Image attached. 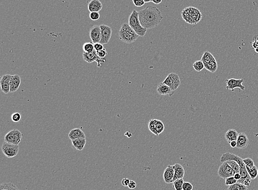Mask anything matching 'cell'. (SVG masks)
Returning a JSON list of instances; mask_svg holds the SVG:
<instances>
[{"label": "cell", "instance_id": "6", "mask_svg": "<svg viewBox=\"0 0 258 190\" xmlns=\"http://www.w3.org/2000/svg\"><path fill=\"white\" fill-rule=\"evenodd\" d=\"M163 83L169 86L173 91H176L181 83L179 76L176 73H174L169 74Z\"/></svg>", "mask_w": 258, "mask_h": 190}, {"label": "cell", "instance_id": "23", "mask_svg": "<svg viewBox=\"0 0 258 190\" xmlns=\"http://www.w3.org/2000/svg\"><path fill=\"white\" fill-rule=\"evenodd\" d=\"M0 190H19L14 184L11 183H2L0 186Z\"/></svg>", "mask_w": 258, "mask_h": 190}, {"label": "cell", "instance_id": "18", "mask_svg": "<svg viewBox=\"0 0 258 190\" xmlns=\"http://www.w3.org/2000/svg\"><path fill=\"white\" fill-rule=\"evenodd\" d=\"M68 136L71 140L73 141L80 138H85V134L82 130L79 128H75L71 130Z\"/></svg>", "mask_w": 258, "mask_h": 190}, {"label": "cell", "instance_id": "41", "mask_svg": "<svg viewBox=\"0 0 258 190\" xmlns=\"http://www.w3.org/2000/svg\"><path fill=\"white\" fill-rule=\"evenodd\" d=\"M94 49L96 50V52L101 50L104 49V47L102 44L100 43H95L94 44Z\"/></svg>", "mask_w": 258, "mask_h": 190}, {"label": "cell", "instance_id": "45", "mask_svg": "<svg viewBox=\"0 0 258 190\" xmlns=\"http://www.w3.org/2000/svg\"><path fill=\"white\" fill-rule=\"evenodd\" d=\"M230 146L232 148H235V147H237V141H233L231 143H230Z\"/></svg>", "mask_w": 258, "mask_h": 190}, {"label": "cell", "instance_id": "13", "mask_svg": "<svg viewBox=\"0 0 258 190\" xmlns=\"http://www.w3.org/2000/svg\"><path fill=\"white\" fill-rule=\"evenodd\" d=\"M157 92L160 95H167L171 97L175 93V91H173L169 86H167L163 82H161L158 84L157 87Z\"/></svg>", "mask_w": 258, "mask_h": 190}, {"label": "cell", "instance_id": "2", "mask_svg": "<svg viewBox=\"0 0 258 190\" xmlns=\"http://www.w3.org/2000/svg\"><path fill=\"white\" fill-rule=\"evenodd\" d=\"M119 38L121 41L127 44L134 42L139 37L137 33L127 23H124L119 32Z\"/></svg>", "mask_w": 258, "mask_h": 190}, {"label": "cell", "instance_id": "44", "mask_svg": "<svg viewBox=\"0 0 258 190\" xmlns=\"http://www.w3.org/2000/svg\"><path fill=\"white\" fill-rule=\"evenodd\" d=\"M105 61H106V60H105V59H103V58H98V60H96V62L97 63H98V64L99 67H100V66L101 65V64L104 63Z\"/></svg>", "mask_w": 258, "mask_h": 190}, {"label": "cell", "instance_id": "7", "mask_svg": "<svg viewBox=\"0 0 258 190\" xmlns=\"http://www.w3.org/2000/svg\"><path fill=\"white\" fill-rule=\"evenodd\" d=\"M218 175L222 179H225L233 177V170L231 166L226 162L222 163L218 170Z\"/></svg>", "mask_w": 258, "mask_h": 190}, {"label": "cell", "instance_id": "27", "mask_svg": "<svg viewBox=\"0 0 258 190\" xmlns=\"http://www.w3.org/2000/svg\"><path fill=\"white\" fill-rule=\"evenodd\" d=\"M247 168V172L248 173L249 176L250 177L251 180H254V179H256L258 175L257 167H256L255 165H254L252 168Z\"/></svg>", "mask_w": 258, "mask_h": 190}, {"label": "cell", "instance_id": "35", "mask_svg": "<svg viewBox=\"0 0 258 190\" xmlns=\"http://www.w3.org/2000/svg\"><path fill=\"white\" fill-rule=\"evenodd\" d=\"M11 120L13 122L17 123L21 120V113L19 112H14L11 116Z\"/></svg>", "mask_w": 258, "mask_h": 190}, {"label": "cell", "instance_id": "40", "mask_svg": "<svg viewBox=\"0 0 258 190\" xmlns=\"http://www.w3.org/2000/svg\"><path fill=\"white\" fill-rule=\"evenodd\" d=\"M252 47L254 50L258 48V35H256L253 37V40L252 42Z\"/></svg>", "mask_w": 258, "mask_h": 190}, {"label": "cell", "instance_id": "11", "mask_svg": "<svg viewBox=\"0 0 258 190\" xmlns=\"http://www.w3.org/2000/svg\"><path fill=\"white\" fill-rule=\"evenodd\" d=\"M90 37L94 44L100 43L101 36L100 26L99 25H94L91 27L90 30Z\"/></svg>", "mask_w": 258, "mask_h": 190}, {"label": "cell", "instance_id": "30", "mask_svg": "<svg viewBox=\"0 0 258 190\" xmlns=\"http://www.w3.org/2000/svg\"><path fill=\"white\" fill-rule=\"evenodd\" d=\"M185 183L183 179H177L173 183V186L175 190H183V185Z\"/></svg>", "mask_w": 258, "mask_h": 190}, {"label": "cell", "instance_id": "29", "mask_svg": "<svg viewBox=\"0 0 258 190\" xmlns=\"http://www.w3.org/2000/svg\"><path fill=\"white\" fill-rule=\"evenodd\" d=\"M83 50L84 52L90 53L93 52L94 49V43L93 42H87L83 45Z\"/></svg>", "mask_w": 258, "mask_h": 190}, {"label": "cell", "instance_id": "25", "mask_svg": "<svg viewBox=\"0 0 258 190\" xmlns=\"http://www.w3.org/2000/svg\"><path fill=\"white\" fill-rule=\"evenodd\" d=\"M217 67H218V66H217V61L216 60H215L214 61H211L210 63H209L208 65L205 67V68L211 73H214L217 70Z\"/></svg>", "mask_w": 258, "mask_h": 190}, {"label": "cell", "instance_id": "17", "mask_svg": "<svg viewBox=\"0 0 258 190\" xmlns=\"http://www.w3.org/2000/svg\"><path fill=\"white\" fill-rule=\"evenodd\" d=\"M174 167L175 170L174 181L177 179H183L185 174V170L183 166L179 163H176L175 164H174Z\"/></svg>", "mask_w": 258, "mask_h": 190}, {"label": "cell", "instance_id": "33", "mask_svg": "<svg viewBox=\"0 0 258 190\" xmlns=\"http://www.w3.org/2000/svg\"><path fill=\"white\" fill-rule=\"evenodd\" d=\"M243 162L245 163L246 168H252L254 166V162L250 158H246L243 159Z\"/></svg>", "mask_w": 258, "mask_h": 190}, {"label": "cell", "instance_id": "39", "mask_svg": "<svg viewBox=\"0 0 258 190\" xmlns=\"http://www.w3.org/2000/svg\"><path fill=\"white\" fill-rule=\"evenodd\" d=\"M133 2L136 7H142L145 5L144 0H133Z\"/></svg>", "mask_w": 258, "mask_h": 190}, {"label": "cell", "instance_id": "32", "mask_svg": "<svg viewBox=\"0 0 258 190\" xmlns=\"http://www.w3.org/2000/svg\"><path fill=\"white\" fill-rule=\"evenodd\" d=\"M148 128L150 130V131L152 133H153L154 134H155V135H156V136H158V134H157L156 131L155 119V118H153V119H151V120H150V121H149V122Z\"/></svg>", "mask_w": 258, "mask_h": 190}, {"label": "cell", "instance_id": "14", "mask_svg": "<svg viewBox=\"0 0 258 190\" xmlns=\"http://www.w3.org/2000/svg\"><path fill=\"white\" fill-rule=\"evenodd\" d=\"M237 147L239 149H244L248 146L249 140L247 134L245 133H240L237 140Z\"/></svg>", "mask_w": 258, "mask_h": 190}, {"label": "cell", "instance_id": "3", "mask_svg": "<svg viewBox=\"0 0 258 190\" xmlns=\"http://www.w3.org/2000/svg\"><path fill=\"white\" fill-rule=\"evenodd\" d=\"M128 24L139 36L143 37L145 35L147 29L142 26L139 19V12L133 10L128 19Z\"/></svg>", "mask_w": 258, "mask_h": 190}, {"label": "cell", "instance_id": "36", "mask_svg": "<svg viewBox=\"0 0 258 190\" xmlns=\"http://www.w3.org/2000/svg\"><path fill=\"white\" fill-rule=\"evenodd\" d=\"M99 12H91L89 14V17L92 21H98L100 18Z\"/></svg>", "mask_w": 258, "mask_h": 190}, {"label": "cell", "instance_id": "38", "mask_svg": "<svg viewBox=\"0 0 258 190\" xmlns=\"http://www.w3.org/2000/svg\"><path fill=\"white\" fill-rule=\"evenodd\" d=\"M193 186L189 182H185L183 185V190H193Z\"/></svg>", "mask_w": 258, "mask_h": 190}, {"label": "cell", "instance_id": "20", "mask_svg": "<svg viewBox=\"0 0 258 190\" xmlns=\"http://www.w3.org/2000/svg\"><path fill=\"white\" fill-rule=\"evenodd\" d=\"M238 134L239 133H238L237 131L235 129H230L226 132L225 136L226 140L230 144L233 141H237Z\"/></svg>", "mask_w": 258, "mask_h": 190}, {"label": "cell", "instance_id": "49", "mask_svg": "<svg viewBox=\"0 0 258 190\" xmlns=\"http://www.w3.org/2000/svg\"><path fill=\"white\" fill-rule=\"evenodd\" d=\"M254 50H255V52L256 53H258V48H256V49H255Z\"/></svg>", "mask_w": 258, "mask_h": 190}, {"label": "cell", "instance_id": "5", "mask_svg": "<svg viewBox=\"0 0 258 190\" xmlns=\"http://www.w3.org/2000/svg\"><path fill=\"white\" fill-rule=\"evenodd\" d=\"M19 150V146L18 145L4 142L2 146V151L3 154L8 158H13L16 156Z\"/></svg>", "mask_w": 258, "mask_h": 190}, {"label": "cell", "instance_id": "15", "mask_svg": "<svg viewBox=\"0 0 258 190\" xmlns=\"http://www.w3.org/2000/svg\"><path fill=\"white\" fill-rule=\"evenodd\" d=\"M21 83V78L20 76L17 74L12 75L11 84H10V93H14L16 92Z\"/></svg>", "mask_w": 258, "mask_h": 190}, {"label": "cell", "instance_id": "37", "mask_svg": "<svg viewBox=\"0 0 258 190\" xmlns=\"http://www.w3.org/2000/svg\"><path fill=\"white\" fill-rule=\"evenodd\" d=\"M96 53H97V55H98L99 58H100L104 59V58L108 55V52H107L106 50H105V48L96 52Z\"/></svg>", "mask_w": 258, "mask_h": 190}, {"label": "cell", "instance_id": "21", "mask_svg": "<svg viewBox=\"0 0 258 190\" xmlns=\"http://www.w3.org/2000/svg\"><path fill=\"white\" fill-rule=\"evenodd\" d=\"M72 143L73 146L75 147V149L78 151H82L84 148L87 140L85 138H80L72 141Z\"/></svg>", "mask_w": 258, "mask_h": 190}, {"label": "cell", "instance_id": "24", "mask_svg": "<svg viewBox=\"0 0 258 190\" xmlns=\"http://www.w3.org/2000/svg\"><path fill=\"white\" fill-rule=\"evenodd\" d=\"M227 190H249L247 188V186L242 183H235L232 185L229 186Z\"/></svg>", "mask_w": 258, "mask_h": 190}, {"label": "cell", "instance_id": "26", "mask_svg": "<svg viewBox=\"0 0 258 190\" xmlns=\"http://www.w3.org/2000/svg\"><path fill=\"white\" fill-rule=\"evenodd\" d=\"M155 129L156 131L158 134V135H159L160 134L162 133L164 131V126L161 121L155 119Z\"/></svg>", "mask_w": 258, "mask_h": 190}, {"label": "cell", "instance_id": "46", "mask_svg": "<svg viewBox=\"0 0 258 190\" xmlns=\"http://www.w3.org/2000/svg\"><path fill=\"white\" fill-rule=\"evenodd\" d=\"M233 177H234L235 179V180H237V181L240 180V178H241V176H240V173H236V174H235L233 175Z\"/></svg>", "mask_w": 258, "mask_h": 190}, {"label": "cell", "instance_id": "48", "mask_svg": "<svg viewBox=\"0 0 258 190\" xmlns=\"http://www.w3.org/2000/svg\"><path fill=\"white\" fill-rule=\"evenodd\" d=\"M144 2H145V3L151 2H152V0H149V1H147V0H144Z\"/></svg>", "mask_w": 258, "mask_h": 190}, {"label": "cell", "instance_id": "16", "mask_svg": "<svg viewBox=\"0 0 258 190\" xmlns=\"http://www.w3.org/2000/svg\"><path fill=\"white\" fill-rule=\"evenodd\" d=\"M88 8L90 12H99L103 8V4L99 0H92L89 2Z\"/></svg>", "mask_w": 258, "mask_h": 190}, {"label": "cell", "instance_id": "9", "mask_svg": "<svg viewBox=\"0 0 258 190\" xmlns=\"http://www.w3.org/2000/svg\"><path fill=\"white\" fill-rule=\"evenodd\" d=\"M244 82L243 79H235V78H230L227 79L226 81V88L228 90H231L234 91V89L237 88H239L241 90L244 91L245 89V86L243 85V83Z\"/></svg>", "mask_w": 258, "mask_h": 190}, {"label": "cell", "instance_id": "42", "mask_svg": "<svg viewBox=\"0 0 258 190\" xmlns=\"http://www.w3.org/2000/svg\"><path fill=\"white\" fill-rule=\"evenodd\" d=\"M137 183H136L135 181H133V180H130L128 187L130 189H135V188H137Z\"/></svg>", "mask_w": 258, "mask_h": 190}, {"label": "cell", "instance_id": "31", "mask_svg": "<svg viewBox=\"0 0 258 190\" xmlns=\"http://www.w3.org/2000/svg\"><path fill=\"white\" fill-rule=\"evenodd\" d=\"M193 66L194 70L198 72H200L203 70L204 68H205L203 62L201 60L195 61L193 65Z\"/></svg>", "mask_w": 258, "mask_h": 190}, {"label": "cell", "instance_id": "43", "mask_svg": "<svg viewBox=\"0 0 258 190\" xmlns=\"http://www.w3.org/2000/svg\"><path fill=\"white\" fill-rule=\"evenodd\" d=\"M130 180L127 178H124L122 180V185L124 186H128L129 183H130Z\"/></svg>", "mask_w": 258, "mask_h": 190}, {"label": "cell", "instance_id": "10", "mask_svg": "<svg viewBox=\"0 0 258 190\" xmlns=\"http://www.w3.org/2000/svg\"><path fill=\"white\" fill-rule=\"evenodd\" d=\"M12 75L7 74L3 76L0 80L1 91L5 94L10 93V84Z\"/></svg>", "mask_w": 258, "mask_h": 190}, {"label": "cell", "instance_id": "8", "mask_svg": "<svg viewBox=\"0 0 258 190\" xmlns=\"http://www.w3.org/2000/svg\"><path fill=\"white\" fill-rule=\"evenodd\" d=\"M101 29V41L100 43L105 45L109 42L112 36V28L106 25H100Z\"/></svg>", "mask_w": 258, "mask_h": 190}, {"label": "cell", "instance_id": "4", "mask_svg": "<svg viewBox=\"0 0 258 190\" xmlns=\"http://www.w3.org/2000/svg\"><path fill=\"white\" fill-rule=\"evenodd\" d=\"M23 134L17 129H13L9 131L5 136V142L19 145L22 141Z\"/></svg>", "mask_w": 258, "mask_h": 190}, {"label": "cell", "instance_id": "1", "mask_svg": "<svg viewBox=\"0 0 258 190\" xmlns=\"http://www.w3.org/2000/svg\"><path fill=\"white\" fill-rule=\"evenodd\" d=\"M139 19L143 27L151 29L159 25L163 16L157 7L149 6L139 12Z\"/></svg>", "mask_w": 258, "mask_h": 190}, {"label": "cell", "instance_id": "34", "mask_svg": "<svg viewBox=\"0 0 258 190\" xmlns=\"http://www.w3.org/2000/svg\"><path fill=\"white\" fill-rule=\"evenodd\" d=\"M238 181L235 179L233 177H230L225 179V185L227 186H231L237 183Z\"/></svg>", "mask_w": 258, "mask_h": 190}, {"label": "cell", "instance_id": "28", "mask_svg": "<svg viewBox=\"0 0 258 190\" xmlns=\"http://www.w3.org/2000/svg\"><path fill=\"white\" fill-rule=\"evenodd\" d=\"M226 162L228 163L229 165H230L231 168H232L234 175L236 174V173H240V166L237 162H236L235 161H227Z\"/></svg>", "mask_w": 258, "mask_h": 190}, {"label": "cell", "instance_id": "22", "mask_svg": "<svg viewBox=\"0 0 258 190\" xmlns=\"http://www.w3.org/2000/svg\"><path fill=\"white\" fill-rule=\"evenodd\" d=\"M215 60H216V59L211 53L208 52V51H206L204 53L201 60L203 62L204 66L205 67L206 66L208 65L209 63H210L211 61H214Z\"/></svg>", "mask_w": 258, "mask_h": 190}, {"label": "cell", "instance_id": "47", "mask_svg": "<svg viewBox=\"0 0 258 190\" xmlns=\"http://www.w3.org/2000/svg\"><path fill=\"white\" fill-rule=\"evenodd\" d=\"M162 2V0H152V2H151L154 3V4H156V5H159V4H160V3H161Z\"/></svg>", "mask_w": 258, "mask_h": 190}, {"label": "cell", "instance_id": "19", "mask_svg": "<svg viewBox=\"0 0 258 190\" xmlns=\"http://www.w3.org/2000/svg\"><path fill=\"white\" fill-rule=\"evenodd\" d=\"M98 58L95 50H94L92 52H84L83 55V58L88 63H92L94 61H96Z\"/></svg>", "mask_w": 258, "mask_h": 190}, {"label": "cell", "instance_id": "12", "mask_svg": "<svg viewBox=\"0 0 258 190\" xmlns=\"http://www.w3.org/2000/svg\"><path fill=\"white\" fill-rule=\"evenodd\" d=\"M174 176H175V170L174 165H169L164 170L163 178L164 181L166 183H174Z\"/></svg>", "mask_w": 258, "mask_h": 190}]
</instances>
